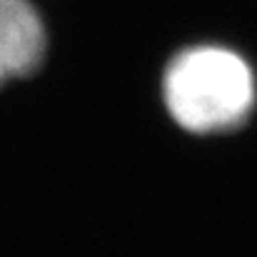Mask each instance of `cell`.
Returning a JSON list of instances; mask_svg holds the SVG:
<instances>
[{
	"instance_id": "obj_2",
	"label": "cell",
	"mask_w": 257,
	"mask_h": 257,
	"mask_svg": "<svg viewBox=\"0 0 257 257\" xmlns=\"http://www.w3.org/2000/svg\"><path fill=\"white\" fill-rule=\"evenodd\" d=\"M48 33L30 0H0V85L28 78L45 58Z\"/></svg>"
},
{
	"instance_id": "obj_1",
	"label": "cell",
	"mask_w": 257,
	"mask_h": 257,
	"mask_svg": "<svg viewBox=\"0 0 257 257\" xmlns=\"http://www.w3.org/2000/svg\"><path fill=\"white\" fill-rule=\"evenodd\" d=\"M163 102L172 122L192 135L230 133L255 110L257 75L235 48L197 43L165 65Z\"/></svg>"
}]
</instances>
